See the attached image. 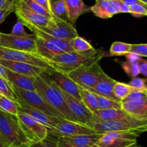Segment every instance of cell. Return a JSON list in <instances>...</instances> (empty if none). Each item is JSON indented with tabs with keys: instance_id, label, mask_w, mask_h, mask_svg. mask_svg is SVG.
I'll list each match as a JSON object with an SVG mask.
<instances>
[{
	"instance_id": "6da1fadb",
	"label": "cell",
	"mask_w": 147,
	"mask_h": 147,
	"mask_svg": "<svg viewBox=\"0 0 147 147\" xmlns=\"http://www.w3.org/2000/svg\"><path fill=\"white\" fill-rule=\"evenodd\" d=\"M105 55L106 52L96 49L84 53L73 51L58 55L47 63L53 70L67 75L80 67L98 63Z\"/></svg>"
},
{
	"instance_id": "7a4b0ae2",
	"label": "cell",
	"mask_w": 147,
	"mask_h": 147,
	"mask_svg": "<svg viewBox=\"0 0 147 147\" xmlns=\"http://www.w3.org/2000/svg\"><path fill=\"white\" fill-rule=\"evenodd\" d=\"M34 81L36 91L50 107L57 111L63 119L76 122L65 100L62 90L47 72L34 78Z\"/></svg>"
},
{
	"instance_id": "3957f363",
	"label": "cell",
	"mask_w": 147,
	"mask_h": 147,
	"mask_svg": "<svg viewBox=\"0 0 147 147\" xmlns=\"http://www.w3.org/2000/svg\"><path fill=\"white\" fill-rule=\"evenodd\" d=\"M0 140L8 147H24L31 144L23 132L17 116L1 110Z\"/></svg>"
},
{
	"instance_id": "277c9868",
	"label": "cell",
	"mask_w": 147,
	"mask_h": 147,
	"mask_svg": "<svg viewBox=\"0 0 147 147\" xmlns=\"http://www.w3.org/2000/svg\"><path fill=\"white\" fill-rule=\"evenodd\" d=\"M86 125L93 129L96 133L102 134L111 131H126L140 129L147 130V121L138 120L131 116L112 121H100L92 116Z\"/></svg>"
},
{
	"instance_id": "5b68a950",
	"label": "cell",
	"mask_w": 147,
	"mask_h": 147,
	"mask_svg": "<svg viewBox=\"0 0 147 147\" xmlns=\"http://www.w3.org/2000/svg\"><path fill=\"white\" fill-rule=\"evenodd\" d=\"M146 131H147L146 129H140L107 132L102 135L96 146L98 147H136L137 138Z\"/></svg>"
},
{
	"instance_id": "8992f818",
	"label": "cell",
	"mask_w": 147,
	"mask_h": 147,
	"mask_svg": "<svg viewBox=\"0 0 147 147\" xmlns=\"http://www.w3.org/2000/svg\"><path fill=\"white\" fill-rule=\"evenodd\" d=\"M106 75L100 64L96 63L79 67L67 74V76L80 87L90 88Z\"/></svg>"
},
{
	"instance_id": "52a82bcc",
	"label": "cell",
	"mask_w": 147,
	"mask_h": 147,
	"mask_svg": "<svg viewBox=\"0 0 147 147\" xmlns=\"http://www.w3.org/2000/svg\"><path fill=\"white\" fill-rule=\"evenodd\" d=\"M35 30H40L55 38L69 40V41H71L73 38L78 36L77 30H76L73 24L69 22L57 18L53 15L50 17L48 23L45 27H40V28L35 27L32 29L31 31L33 32Z\"/></svg>"
},
{
	"instance_id": "ba28073f",
	"label": "cell",
	"mask_w": 147,
	"mask_h": 147,
	"mask_svg": "<svg viewBox=\"0 0 147 147\" xmlns=\"http://www.w3.org/2000/svg\"><path fill=\"white\" fill-rule=\"evenodd\" d=\"M0 59L29 63V64L45 69L47 73L50 70H53L49 65L47 60L36 53L13 50V49L7 48L1 46H0Z\"/></svg>"
},
{
	"instance_id": "9c48e42d",
	"label": "cell",
	"mask_w": 147,
	"mask_h": 147,
	"mask_svg": "<svg viewBox=\"0 0 147 147\" xmlns=\"http://www.w3.org/2000/svg\"><path fill=\"white\" fill-rule=\"evenodd\" d=\"M17 117L23 132L31 143L41 142L47 137L48 129L28 114L19 111Z\"/></svg>"
},
{
	"instance_id": "30bf717a",
	"label": "cell",
	"mask_w": 147,
	"mask_h": 147,
	"mask_svg": "<svg viewBox=\"0 0 147 147\" xmlns=\"http://www.w3.org/2000/svg\"><path fill=\"white\" fill-rule=\"evenodd\" d=\"M12 86L14 93L17 97V100H21L24 103L33 109H37L39 111L44 112L50 116H55L58 119H63L59 114L58 112L50 107L42 98L41 96L37 91H29V90H22Z\"/></svg>"
},
{
	"instance_id": "8fae6325",
	"label": "cell",
	"mask_w": 147,
	"mask_h": 147,
	"mask_svg": "<svg viewBox=\"0 0 147 147\" xmlns=\"http://www.w3.org/2000/svg\"><path fill=\"white\" fill-rule=\"evenodd\" d=\"M14 13L17 20L30 30L32 28H40L45 27L48 23L50 18L40 15L32 10L24 2L18 0L16 4Z\"/></svg>"
},
{
	"instance_id": "7c38bea8",
	"label": "cell",
	"mask_w": 147,
	"mask_h": 147,
	"mask_svg": "<svg viewBox=\"0 0 147 147\" xmlns=\"http://www.w3.org/2000/svg\"><path fill=\"white\" fill-rule=\"evenodd\" d=\"M36 39L37 37L34 34H29L27 37H20L11 34L1 33L0 46L13 50L36 53Z\"/></svg>"
},
{
	"instance_id": "4fadbf2b",
	"label": "cell",
	"mask_w": 147,
	"mask_h": 147,
	"mask_svg": "<svg viewBox=\"0 0 147 147\" xmlns=\"http://www.w3.org/2000/svg\"><path fill=\"white\" fill-rule=\"evenodd\" d=\"M96 133L93 129L87 125L63 119H60L54 128L48 129V135L53 137L93 134Z\"/></svg>"
},
{
	"instance_id": "5bb4252c",
	"label": "cell",
	"mask_w": 147,
	"mask_h": 147,
	"mask_svg": "<svg viewBox=\"0 0 147 147\" xmlns=\"http://www.w3.org/2000/svg\"><path fill=\"white\" fill-rule=\"evenodd\" d=\"M62 93L76 121L82 124H87L93 116V113L88 109L80 99L76 98L63 91H62Z\"/></svg>"
},
{
	"instance_id": "9a60e30c",
	"label": "cell",
	"mask_w": 147,
	"mask_h": 147,
	"mask_svg": "<svg viewBox=\"0 0 147 147\" xmlns=\"http://www.w3.org/2000/svg\"><path fill=\"white\" fill-rule=\"evenodd\" d=\"M94 5L90 7V11L99 18H111L121 13L120 0H95Z\"/></svg>"
},
{
	"instance_id": "2e32d148",
	"label": "cell",
	"mask_w": 147,
	"mask_h": 147,
	"mask_svg": "<svg viewBox=\"0 0 147 147\" xmlns=\"http://www.w3.org/2000/svg\"><path fill=\"white\" fill-rule=\"evenodd\" d=\"M47 73L62 91L76 98L80 99L79 86L67 75L53 70H50Z\"/></svg>"
},
{
	"instance_id": "e0dca14e",
	"label": "cell",
	"mask_w": 147,
	"mask_h": 147,
	"mask_svg": "<svg viewBox=\"0 0 147 147\" xmlns=\"http://www.w3.org/2000/svg\"><path fill=\"white\" fill-rule=\"evenodd\" d=\"M0 64H1L6 68L11 70V71L19 73V74L24 75V76H28V77L33 78L40 76L45 72L47 73L45 69L26 63L0 59Z\"/></svg>"
},
{
	"instance_id": "ac0fdd59",
	"label": "cell",
	"mask_w": 147,
	"mask_h": 147,
	"mask_svg": "<svg viewBox=\"0 0 147 147\" xmlns=\"http://www.w3.org/2000/svg\"><path fill=\"white\" fill-rule=\"evenodd\" d=\"M17 103L20 106L19 111L27 113L29 116L32 117L33 119L37 120V121L41 123L42 124L45 126L47 129H53V128H54L56 126V124L58 123L59 121L61 119L47 114V113H44V112L41 111L37 110V109H33V108L27 106L26 103L21 101V100H17Z\"/></svg>"
},
{
	"instance_id": "d6986e66",
	"label": "cell",
	"mask_w": 147,
	"mask_h": 147,
	"mask_svg": "<svg viewBox=\"0 0 147 147\" xmlns=\"http://www.w3.org/2000/svg\"><path fill=\"white\" fill-rule=\"evenodd\" d=\"M102 134H83L76 136H60L53 137L57 142L65 144H70L79 146H96V144L102 136ZM50 136V135H49Z\"/></svg>"
},
{
	"instance_id": "ffe728a7",
	"label": "cell",
	"mask_w": 147,
	"mask_h": 147,
	"mask_svg": "<svg viewBox=\"0 0 147 147\" xmlns=\"http://www.w3.org/2000/svg\"><path fill=\"white\" fill-rule=\"evenodd\" d=\"M121 109L131 117L147 121V98L132 101L121 102Z\"/></svg>"
},
{
	"instance_id": "44dd1931",
	"label": "cell",
	"mask_w": 147,
	"mask_h": 147,
	"mask_svg": "<svg viewBox=\"0 0 147 147\" xmlns=\"http://www.w3.org/2000/svg\"><path fill=\"white\" fill-rule=\"evenodd\" d=\"M116 80L112 78L109 77L108 75L102 78L93 88H84L91 93L99 96H104V97L109 98L113 100H117L113 95V90L115 84L116 83ZM119 101V100H118Z\"/></svg>"
},
{
	"instance_id": "7402d4cb",
	"label": "cell",
	"mask_w": 147,
	"mask_h": 147,
	"mask_svg": "<svg viewBox=\"0 0 147 147\" xmlns=\"http://www.w3.org/2000/svg\"><path fill=\"white\" fill-rule=\"evenodd\" d=\"M65 4L69 22L75 24L82 14L90 11V7L86 5L83 0H63Z\"/></svg>"
},
{
	"instance_id": "603a6c76",
	"label": "cell",
	"mask_w": 147,
	"mask_h": 147,
	"mask_svg": "<svg viewBox=\"0 0 147 147\" xmlns=\"http://www.w3.org/2000/svg\"><path fill=\"white\" fill-rule=\"evenodd\" d=\"M7 77L10 84L14 87L29 91H36L34 78L19 74L7 68Z\"/></svg>"
},
{
	"instance_id": "cb8c5ba5",
	"label": "cell",
	"mask_w": 147,
	"mask_h": 147,
	"mask_svg": "<svg viewBox=\"0 0 147 147\" xmlns=\"http://www.w3.org/2000/svg\"><path fill=\"white\" fill-rule=\"evenodd\" d=\"M36 47H37L36 53L47 61L58 55L64 53L63 50H60L54 44L39 37H37L36 39Z\"/></svg>"
},
{
	"instance_id": "d4e9b609",
	"label": "cell",
	"mask_w": 147,
	"mask_h": 147,
	"mask_svg": "<svg viewBox=\"0 0 147 147\" xmlns=\"http://www.w3.org/2000/svg\"><path fill=\"white\" fill-rule=\"evenodd\" d=\"M93 116L100 121H112L125 119L130 116L122 109H111L97 111L93 113Z\"/></svg>"
},
{
	"instance_id": "484cf974",
	"label": "cell",
	"mask_w": 147,
	"mask_h": 147,
	"mask_svg": "<svg viewBox=\"0 0 147 147\" xmlns=\"http://www.w3.org/2000/svg\"><path fill=\"white\" fill-rule=\"evenodd\" d=\"M36 37H39L40 39L46 40V41L51 42L58 47L60 50H63L64 53H71L73 52V49H72L71 45H70V41L66 40H60V39L55 38V37L50 36L47 34V33L43 32L40 31V30H35L32 32Z\"/></svg>"
},
{
	"instance_id": "4316f807",
	"label": "cell",
	"mask_w": 147,
	"mask_h": 147,
	"mask_svg": "<svg viewBox=\"0 0 147 147\" xmlns=\"http://www.w3.org/2000/svg\"><path fill=\"white\" fill-rule=\"evenodd\" d=\"M79 91H80V100L83 101V103L86 105L88 109L92 113H95L99 110L97 100H96L95 95L93 93L86 90L83 88L80 87V86H79Z\"/></svg>"
},
{
	"instance_id": "83f0119b",
	"label": "cell",
	"mask_w": 147,
	"mask_h": 147,
	"mask_svg": "<svg viewBox=\"0 0 147 147\" xmlns=\"http://www.w3.org/2000/svg\"><path fill=\"white\" fill-rule=\"evenodd\" d=\"M52 14L57 18L69 22L67 9L63 0H50Z\"/></svg>"
},
{
	"instance_id": "f1b7e54d",
	"label": "cell",
	"mask_w": 147,
	"mask_h": 147,
	"mask_svg": "<svg viewBox=\"0 0 147 147\" xmlns=\"http://www.w3.org/2000/svg\"><path fill=\"white\" fill-rule=\"evenodd\" d=\"M135 90H136L131 87L129 84L117 81L113 87V93L116 100L121 102Z\"/></svg>"
},
{
	"instance_id": "f546056e",
	"label": "cell",
	"mask_w": 147,
	"mask_h": 147,
	"mask_svg": "<svg viewBox=\"0 0 147 147\" xmlns=\"http://www.w3.org/2000/svg\"><path fill=\"white\" fill-rule=\"evenodd\" d=\"M70 45L73 51L78 52V53L90 51L95 49L88 40L79 35L70 41Z\"/></svg>"
},
{
	"instance_id": "4dcf8cb0",
	"label": "cell",
	"mask_w": 147,
	"mask_h": 147,
	"mask_svg": "<svg viewBox=\"0 0 147 147\" xmlns=\"http://www.w3.org/2000/svg\"><path fill=\"white\" fill-rule=\"evenodd\" d=\"M20 106L17 102L13 101L7 98L1 96L0 98V110L5 113L17 116L19 113Z\"/></svg>"
},
{
	"instance_id": "1f68e13d",
	"label": "cell",
	"mask_w": 147,
	"mask_h": 147,
	"mask_svg": "<svg viewBox=\"0 0 147 147\" xmlns=\"http://www.w3.org/2000/svg\"><path fill=\"white\" fill-rule=\"evenodd\" d=\"M96 100H97L98 106L99 110H105V109H121V101L113 100L109 98L104 97V96H99V95L95 94Z\"/></svg>"
},
{
	"instance_id": "d6a6232c",
	"label": "cell",
	"mask_w": 147,
	"mask_h": 147,
	"mask_svg": "<svg viewBox=\"0 0 147 147\" xmlns=\"http://www.w3.org/2000/svg\"><path fill=\"white\" fill-rule=\"evenodd\" d=\"M131 45V44L122 42H114L111 46L109 56L125 55L130 52Z\"/></svg>"
},
{
	"instance_id": "836d02e7",
	"label": "cell",
	"mask_w": 147,
	"mask_h": 147,
	"mask_svg": "<svg viewBox=\"0 0 147 147\" xmlns=\"http://www.w3.org/2000/svg\"><path fill=\"white\" fill-rule=\"evenodd\" d=\"M0 95L13 101L17 102V98L14 94L11 85L1 78H0Z\"/></svg>"
},
{
	"instance_id": "e575fe53",
	"label": "cell",
	"mask_w": 147,
	"mask_h": 147,
	"mask_svg": "<svg viewBox=\"0 0 147 147\" xmlns=\"http://www.w3.org/2000/svg\"><path fill=\"white\" fill-rule=\"evenodd\" d=\"M121 65L122 68L124 70L125 73L131 78L137 77L140 74L138 63H131L128 61H124L121 63Z\"/></svg>"
},
{
	"instance_id": "d590c367",
	"label": "cell",
	"mask_w": 147,
	"mask_h": 147,
	"mask_svg": "<svg viewBox=\"0 0 147 147\" xmlns=\"http://www.w3.org/2000/svg\"><path fill=\"white\" fill-rule=\"evenodd\" d=\"M20 1L24 2L32 10H33V11H35L37 14H40V15L45 16V17H48V18H50L53 16L51 13H50L45 9L43 8L42 6H40L38 3L36 2L34 0H20Z\"/></svg>"
},
{
	"instance_id": "8d00e7d4",
	"label": "cell",
	"mask_w": 147,
	"mask_h": 147,
	"mask_svg": "<svg viewBox=\"0 0 147 147\" xmlns=\"http://www.w3.org/2000/svg\"><path fill=\"white\" fill-rule=\"evenodd\" d=\"M129 13L135 17H147V5L136 4L129 6Z\"/></svg>"
},
{
	"instance_id": "74e56055",
	"label": "cell",
	"mask_w": 147,
	"mask_h": 147,
	"mask_svg": "<svg viewBox=\"0 0 147 147\" xmlns=\"http://www.w3.org/2000/svg\"><path fill=\"white\" fill-rule=\"evenodd\" d=\"M146 82V80L145 79L136 77L132 78L131 80L128 84L136 90L147 91V85Z\"/></svg>"
},
{
	"instance_id": "f35d334b",
	"label": "cell",
	"mask_w": 147,
	"mask_h": 147,
	"mask_svg": "<svg viewBox=\"0 0 147 147\" xmlns=\"http://www.w3.org/2000/svg\"><path fill=\"white\" fill-rule=\"evenodd\" d=\"M25 147H57L56 141L50 136H47L45 140L31 143Z\"/></svg>"
},
{
	"instance_id": "ab89813d",
	"label": "cell",
	"mask_w": 147,
	"mask_h": 147,
	"mask_svg": "<svg viewBox=\"0 0 147 147\" xmlns=\"http://www.w3.org/2000/svg\"><path fill=\"white\" fill-rule=\"evenodd\" d=\"M141 57H147V44H135L132 45L130 50Z\"/></svg>"
},
{
	"instance_id": "60d3db41",
	"label": "cell",
	"mask_w": 147,
	"mask_h": 147,
	"mask_svg": "<svg viewBox=\"0 0 147 147\" xmlns=\"http://www.w3.org/2000/svg\"><path fill=\"white\" fill-rule=\"evenodd\" d=\"M147 98V91H141V90H135L132 92L127 98L122 100L121 102L132 101V100H142V99Z\"/></svg>"
},
{
	"instance_id": "b9f144b4",
	"label": "cell",
	"mask_w": 147,
	"mask_h": 147,
	"mask_svg": "<svg viewBox=\"0 0 147 147\" xmlns=\"http://www.w3.org/2000/svg\"><path fill=\"white\" fill-rule=\"evenodd\" d=\"M24 27V26L23 25L22 23L20 22V21H17V22L13 27L11 32L10 34L12 35L20 36V37H27L29 35V34L26 32Z\"/></svg>"
},
{
	"instance_id": "7bdbcfd3",
	"label": "cell",
	"mask_w": 147,
	"mask_h": 147,
	"mask_svg": "<svg viewBox=\"0 0 147 147\" xmlns=\"http://www.w3.org/2000/svg\"><path fill=\"white\" fill-rule=\"evenodd\" d=\"M140 74H142L147 78V60L142 58L138 61Z\"/></svg>"
},
{
	"instance_id": "ee69618b",
	"label": "cell",
	"mask_w": 147,
	"mask_h": 147,
	"mask_svg": "<svg viewBox=\"0 0 147 147\" xmlns=\"http://www.w3.org/2000/svg\"><path fill=\"white\" fill-rule=\"evenodd\" d=\"M125 57H126V60H127L128 62L131 63H138V61L142 58L141 56L135 54V53H131V52H129V53H128L127 54L125 55Z\"/></svg>"
},
{
	"instance_id": "f6af8a7d",
	"label": "cell",
	"mask_w": 147,
	"mask_h": 147,
	"mask_svg": "<svg viewBox=\"0 0 147 147\" xmlns=\"http://www.w3.org/2000/svg\"><path fill=\"white\" fill-rule=\"evenodd\" d=\"M15 6L9 2L7 0H0V9H15Z\"/></svg>"
},
{
	"instance_id": "bcb514c9",
	"label": "cell",
	"mask_w": 147,
	"mask_h": 147,
	"mask_svg": "<svg viewBox=\"0 0 147 147\" xmlns=\"http://www.w3.org/2000/svg\"><path fill=\"white\" fill-rule=\"evenodd\" d=\"M14 10L13 9H0V24L4 22L7 17L11 14V12H14Z\"/></svg>"
},
{
	"instance_id": "7dc6e473",
	"label": "cell",
	"mask_w": 147,
	"mask_h": 147,
	"mask_svg": "<svg viewBox=\"0 0 147 147\" xmlns=\"http://www.w3.org/2000/svg\"><path fill=\"white\" fill-rule=\"evenodd\" d=\"M34 1L52 14L51 7H50V0H34Z\"/></svg>"
},
{
	"instance_id": "c3c4849f",
	"label": "cell",
	"mask_w": 147,
	"mask_h": 147,
	"mask_svg": "<svg viewBox=\"0 0 147 147\" xmlns=\"http://www.w3.org/2000/svg\"><path fill=\"white\" fill-rule=\"evenodd\" d=\"M0 78L4 79V80H5L6 81L9 82L7 73V68H6L4 66H3L1 64H0Z\"/></svg>"
},
{
	"instance_id": "681fc988",
	"label": "cell",
	"mask_w": 147,
	"mask_h": 147,
	"mask_svg": "<svg viewBox=\"0 0 147 147\" xmlns=\"http://www.w3.org/2000/svg\"><path fill=\"white\" fill-rule=\"evenodd\" d=\"M57 147H98L96 145V146H79V145H73V144H70L60 143V142H57Z\"/></svg>"
},
{
	"instance_id": "f907efd6",
	"label": "cell",
	"mask_w": 147,
	"mask_h": 147,
	"mask_svg": "<svg viewBox=\"0 0 147 147\" xmlns=\"http://www.w3.org/2000/svg\"><path fill=\"white\" fill-rule=\"evenodd\" d=\"M120 1H121L122 2L125 3V4H126L129 6L133 5V4H144V3H142L141 1H139V0H120ZM145 5H146V4H145Z\"/></svg>"
},
{
	"instance_id": "816d5d0a",
	"label": "cell",
	"mask_w": 147,
	"mask_h": 147,
	"mask_svg": "<svg viewBox=\"0 0 147 147\" xmlns=\"http://www.w3.org/2000/svg\"><path fill=\"white\" fill-rule=\"evenodd\" d=\"M121 13H129V6L121 1Z\"/></svg>"
},
{
	"instance_id": "f5cc1de1",
	"label": "cell",
	"mask_w": 147,
	"mask_h": 147,
	"mask_svg": "<svg viewBox=\"0 0 147 147\" xmlns=\"http://www.w3.org/2000/svg\"><path fill=\"white\" fill-rule=\"evenodd\" d=\"M7 1H8L9 3H11V4H13V5H16V4H17L18 0H7Z\"/></svg>"
},
{
	"instance_id": "db71d44e",
	"label": "cell",
	"mask_w": 147,
	"mask_h": 147,
	"mask_svg": "<svg viewBox=\"0 0 147 147\" xmlns=\"http://www.w3.org/2000/svg\"><path fill=\"white\" fill-rule=\"evenodd\" d=\"M0 147H8V146H7V145L4 144L3 143L1 140H0Z\"/></svg>"
},
{
	"instance_id": "11a10c76",
	"label": "cell",
	"mask_w": 147,
	"mask_h": 147,
	"mask_svg": "<svg viewBox=\"0 0 147 147\" xmlns=\"http://www.w3.org/2000/svg\"><path fill=\"white\" fill-rule=\"evenodd\" d=\"M139 1H141L142 3H144V4L147 5V0H139Z\"/></svg>"
},
{
	"instance_id": "9f6ffc18",
	"label": "cell",
	"mask_w": 147,
	"mask_h": 147,
	"mask_svg": "<svg viewBox=\"0 0 147 147\" xmlns=\"http://www.w3.org/2000/svg\"><path fill=\"white\" fill-rule=\"evenodd\" d=\"M136 147H142V146H138V145H137V146H136Z\"/></svg>"
},
{
	"instance_id": "6f0895ef",
	"label": "cell",
	"mask_w": 147,
	"mask_h": 147,
	"mask_svg": "<svg viewBox=\"0 0 147 147\" xmlns=\"http://www.w3.org/2000/svg\"><path fill=\"white\" fill-rule=\"evenodd\" d=\"M1 32H0V37H1Z\"/></svg>"
},
{
	"instance_id": "680465c9",
	"label": "cell",
	"mask_w": 147,
	"mask_h": 147,
	"mask_svg": "<svg viewBox=\"0 0 147 147\" xmlns=\"http://www.w3.org/2000/svg\"><path fill=\"white\" fill-rule=\"evenodd\" d=\"M1 95H0V98H1Z\"/></svg>"
},
{
	"instance_id": "91938a15",
	"label": "cell",
	"mask_w": 147,
	"mask_h": 147,
	"mask_svg": "<svg viewBox=\"0 0 147 147\" xmlns=\"http://www.w3.org/2000/svg\"><path fill=\"white\" fill-rule=\"evenodd\" d=\"M24 147H25V146H24Z\"/></svg>"
}]
</instances>
